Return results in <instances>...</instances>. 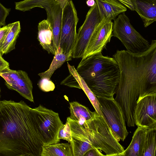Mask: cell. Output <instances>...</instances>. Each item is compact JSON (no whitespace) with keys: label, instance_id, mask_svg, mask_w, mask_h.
I'll use <instances>...</instances> for the list:
<instances>
[{"label":"cell","instance_id":"obj_30","mask_svg":"<svg viewBox=\"0 0 156 156\" xmlns=\"http://www.w3.org/2000/svg\"><path fill=\"white\" fill-rule=\"evenodd\" d=\"M83 156H107L102 154L98 149L94 148L87 151Z\"/></svg>","mask_w":156,"mask_h":156},{"label":"cell","instance_id":"obj_4","mask_svg":"<svg viewBox=\"0 0 156 156\" xmlns=\"http://www.w3.org/2000/svg\"><path fill=\"white\" fill-rule=\"evenodd\" d=\"M80 125L93 146L104 152L106 155L119 154L124 150L115 137L104 115L94 111L90 119Z\"/></svg>","mask_w":156,"mask_h":156},{"label":"cell","instance_id":"obj_14","mask_svg":"<svg viewBox=\"0 0 156 156\" xmlns=\"http://www.w3.org/2000/svg\"><path fill=\"white\" fill-rule=\"evenodd\" d=\"M66 121L70 126L72 140L70 142L73 156H83L88 151L94 148L90 142L82 127L77 121L69 117Z\"/></svg>","mask_w":156,"mask_h":156},{"label":"cell","instance_id":"obj_13","mask_svg":"<svg viewBox=\"0 0 156 156\" xmlns=\"http://www.w3.org/2000/svg\"><path fill=\"white\" fill-rule=\"evenodd\" d=\"M42 5L46 12L47 20L52 30L56 53L59 48L62 9L57 0H43Z\"/></svg>","mask_w":156,"mask_h":156},{"label":"cell","instance_id":"obj_25","mask_svg":"<svg viewBox=\"0 0 156 156\" xmlns=\"http://www.w3.org/2000/svg\"><path fill=\"white\" fill-rule=\"evenodd\" d=\"M43 0H25L15 3L16 9L25 11L29 10L35 7L42 8V3Z\"/></svg>","mask_w":156,"mask_h":156},{"label":"cell","instance_id":"obj_19","mask_svg":"<svg viewBox=\"0 0 156 156\" xmlns=\"http://www.w3.org/2000/svg\"><path fill=\"white\" fill-rule=\"evenodd\" d=\"M38 28L37 39L40 44L48 53L55 55L53 34L50 23L47 20H43L38 23Z\"/></svg>","mask_w":156,"mask_h":156},{"label":"cell","instance_id":"obj_22","mask_svg":"<svg viewBox=\"0 0 156 156\" xmlns=\"http://www.w3.org/2000/svg\"><path fill=\"white\" fill-rule=\"evenodd\" d=\"M41 156H73L72 149L68 143H58L43 146Z\"/></svg>","mask_w":156,"mask_h":156},{"label":"cell","instance_id":"obj_27","mask_svg":"<svg viewBox=\"0 0 156 156\" xmlns=\"http://www.w3.org/2000/svg\"><path fill=\"white\" fill-rule=\"evenodd\" d=\"M40 88L45 92L53 91L55 88V85L50 80L44 78L41 79L38 83Z\"/></svg>","mask_w":156,"mask_h":156},{"label":"cell","instance_id":"obj_34","mask_svg":"<svg viewBox=\"0 0 156 156\" xmlns=\"http://www.w3.org/2000/svg\"><path fill=\"white\" fill-rule=\"evenodd\" d=\"M20 156H25V155H20Z\"/></svg>","mask_w":156,"mask_h":156},{"label":"cell","instance_id":"obj_23","mask_svg":"<svg viewBox=\"0 0 156 156\" xmlns=\"http://www.w3.org/2000/svg\"><path fill=\"white\" fill-rule=\"evenodd\" d=\"M72 58L64 54L62 50L58 48L49 69L45 72L39 73L38 75L41 79L46 78L50 79L55 71L60 68L66 62L71 60Z\"/></svg>","mask_w":156,"mask_h":156},{"label":"cell","instance_id":"obj_9","mask_svg":"<svg viewBox=\"0 0 156 156\" xmlns=\"http://www.w3.org/2000/svg\"><path fill=\"white\" fill-rule=\"evenodd\" d=\"M100 21L96 3L89 10L83 23L78 30L72 58H83L91 36Z\"/></svg>","mask_w":156,"mask_h":156},{"label":"cell","instance_id":"obj_12","mask_svg":"<svg viewBox=\"0 0 156 156\" xmlns=\"http://www.w3.org/2000/svg\"><path fill=\"white\" fill-rule=\"evenodd\" d=\"M156 93L138 99L134 110L135 124L145 127L156 125Z\"/></svg>","mask_w":156,"mask_h":156},{"label":"cell","instance_id":"obj_5","mask_svg":"<svg viewBox=\"0 0 156 156\" xmlns=\"http://www.w3.org/2000/svg\"><path fill=\"white\" fill-rule=\"evenodd\" d=\"M112 36L119 40L126 51L131 53L144 52L151 45L149 41L134 28L125 13L119 14L114 20Z\"/></svg>","mask_w":156,"mask_h":156},{"label":"cell","instance_id":"obj_8","mask_svg":"<svg viewBox=\"0 0 156 156\" xmlns=\"http://www.w3.org/2000/svg\"><path fill=\"white\" fill-rule=\"evenodd\" d=\"M96 97L99 102L101 111L115 139L118 142L120 140L124 141L128 133L121 108L114 98Z\"/></svg>","mask_w":156,"mask_h":156},{"label":"cell","instance_id":"obj_18","mask_svg":"<svg viewBox=\"0 0 156 156\" xmlns=\"http://www.w3.org/2000/svg\"><path fill=\"white\" fill-rule=\"evenodd\" d=\"M147 127L138 126L130 144L122 153L118 154L119 156H141L145 145Z\"/></svg>","mask_w":156,"mask_h":156},{"label":"cell","instance_id":"obj_11","mask_svg":"<svg viewBox=\"0 0 156 156\" xmlns=\"http://www.w3.org/2000/svg\"><path fill=\"white\" fill-rule=\"evenodd\" d=\"M113 25L111 20L101 21L91 36L82 58L101 53L112 36Z\"/></svg>","mask_w":156,"mask_h":156},{"label":"cell","instance_id":"obj_33","mask_svg":"<svg viewBox=\"0 0 156 156\" xmlns=\"http://www.w3.org/2000/svg\"><path fill=\"white\" fill-rule=\"evenodd\" d=\"M107 156H119V155L118 154H115V155H113Z\"/></svg>","mask_w":156,"mask_h":156},{"label":"cell","instance_id":"obj_21","mask_svg":"<svg viewBox=\"0 0 156 156\" xmlns=\"http://www.w3.org/2000/svg\"><path fill=\"white\" fill-rule=\"evenodd\" d=\"M70 115L69 117L76 121L80 125H82L92 117L93 112L90 111L86 106L76 101L69 103Z\"/></svg>","mask_w":156,"mask_h":156},{"label":"cell","instance_id":"obj_3","mask_svg":"<svg viewBox=\"0 0 156 156\" xmlns=\"http://www.w3.org/2000/svg\"><path fill=\"white\" fill-rule=\"evenodd\" d=\"M76 70L96 97L114 98L120 73L112 57L101 53L82 58Z\"/></svg>","mask_w":156,"mask_h":156},{"label":"cell","instance_id":"obj_28","mask_svg":"<svg viewBox=\"0 0 156 156\" xmlns=\"http://www.w3.org/2000/svg\"><path fill=\"white\" fill-rule=\"evenodd\" d=\"M10 9L5 7L0 3V26L5 24V20L9 15Z\"/></svg>","mask_w":156,"mask_h":156},{"label":"cell","instance_id":"obj_7","mask_svg":"<svg viewBox=\"0 0 156 156\" xmlns=\"http://www.w3.org/2000/svg\"><path fill=\"white\" fill-rule=\"evenodd\" d=\"M36 108L37 130L43 145L59 143L58 132L64 124L58 113L41 105Z\"/></svg>","mask_w":156,"mask_h":156},{"label":"cell","instance_id":"obj_2","mask_svg":"<svg viewBox=\"0 0 156 156\" xmlns=\"http://www.w3.org/2000/svg\"><path fill=\"white\" fill-rule=\"evenodd\" d=\"M36 108L23 101H0V144L20 155L41 156Z\"/></svg>","mask_w":156,"mask_h":156},{"label":"cell","instance_id":"obj_1","mask_svg":"<svg viewBox=\"0 0 156 156\" xmlns=\"http://www.w3.org/2000/svg\"><path fill=\"white\" fill-rule=\"evenodd\" d=\"M120 70L115 101L120 106L129 127L135 126L134 110L137 100L156 93V40L140 53L117 50L112 55Z\"/></svg>","mask_w":156,"mask_h":156},{"label":"cell","instance_id":"obj_17","mask_svg":"<svg viewBox=\"0 0 156 156\" xmlns=\"http://www.w3.org/2000/svg\"><path fill=\"white\" fill-rule=\"evenodd\" d=\"M100 20H114L119 14L127 11V8L119 0H95Z\"/></svg>","mask_w":156,"mask_h":156},{"label":"cell","instance_id":"obj_24","mask_svg":"<svg viewBox=\"0 0 156 156\" xmlns=\"http://www.w3.org/2000/svg\"><path fill=\"white\" fill-rule=\"evenodd\" d=\"M156 125L147 128L145 141L141 156H156Z\"/></svg>","mask_w":156,"mask_h":156},{"label":"cell","instance_id":"obj_31","mask_svg":"<svg viewBox=\"0 0 156 156\" xmlns=\"http://www.w3.org/2000/svg\"><path fill=\"white\" fill-rule=\"evenodd\" d=\"M0 52V73L5 69L9 67V63L4 60Z\"/></svg>","mask_w":156,"mask_h":156},{"label":"cell","instance_id":"obj_6","mask_svg":"<svg viewBox=\"0 0 156 156\" xmlns=\"http://www.w3.org/2000/svg\"><path fill=\"white\" fill-rule=\"evenodd\" d=\"M62 14L58 48L71 57L76 38V26L79 20L77 11L72 0H68L62 7Z\"/></svg>","mask_w":156,"mask_h":156},{"label":"cell","instance_id":"obj_16","mask_svg":"<svg viewBox=\"0 0 156 156\" xmlns=\"http://www.w3.org/2000/svg\"><path fill=\"white\" fill-rule=\"evenodd\" d=\"M128 8L137 12L145 27L156 21V0H130Z\"/></svg>","mask_w":156,"mask_h":156},{"label":"cell","instance_id":"obj_35","mask_svg":"<svg viewBox=\"0 0 156 156\" xmlns=\"http://www.w3.org/2000/svg\"></svg>","mask_w":156,"mask_h":156},{"label":"cell","instance_id":"obj_20","mask_svg":"<svg viewBox=\"0 0 156 156\" xmlns=\"http://www.w3.org/2000/svg\"><path fill=\"white\" fill-rule=\"evenodd\" d=\"M20 31V21L10 24L9 30L0 47V52L2 55L6 54L15 49L16 41Z\"/></svg>","mask_w":156,"mask_h":156},{"label":"cell","instance_id":"obj_26","mask_svg":"<svg viewBox=\"0 0 156 156\" xmlns=\"http://www.w3.org/2000/svg\"><path fill=\"white\" fill-rule=\"evenodd\" d=\"M59 140L63 139L70 143L72 140L71 130L69 122L66 121L65 124L62 127L58 135Z\"/></svg>","mask_w":156,"mask_h":156},{"label":"cell","instance_id":"obj_10","mask_svg":"<svg viewBox=\"0 0 156 156\" xmlns=\"http://www.w3.org/2000/svg\"><path fill=\"white\" fill-rule=\"evenodd\" d=\"M0 76L4 79L9 88L16 91L26 99L34 102L32 83L26 72L8 68L0 73Z\"/></svg>","mask_w":156,"mask_h":156},{"label":"cell","instance_id":"obj_32","mask_svg":"<svg viewBox=\"0 0 156 156\" xmlns=\"http://www.w3.org/2000/svg\"><path fill=\"white\" fill-rule=\"evenodd\" d=\"M95 3V1L94 0H89L86 1V4L87 5L90 7L94 6Z\"/></svg>","mask_w":156,"mask_h":156},{"label":"cell","instance_id":"obj_15","mask_svg":"<svg viewBox=\"0 0 156 156\" xmlns=\"http://www.w3.org/2000/svg\"><path fill=\"white\" fill-rule=\"evenodd\" d=\"M67 66L69 75L61 82V84L82 90L94 108L95 111L99 115L103 116L99 108V102L95 95L78 73L74 66L70 65L68 62Z\"/></svg>","mask_w":156,"mask_h":156},{"label":"cell","instance_id":"obj_29","mask_svg":"<svg viewBox=\"0 0 156 156\" xmlns=\"http://www.w3.org/2000/svg\"><path fill=\"white\" fill-rule=\"evenodd\" d=\"M10 24L0 27V47L2 44L9 30Z\"/></svg>","mask_w":156,"mask_h":156}]
</instances>
